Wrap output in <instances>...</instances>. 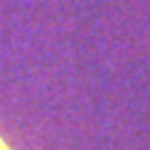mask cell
<instances>
[{"label": "cell", "mask_w": 150, "mask_h": 150, "mask_svg": "<svg viewBox=\"0 0 150 150\" xmlns=\"http://www.w3.org/2000/svg\"><path fill=\"white\" fill-rule=\"evenodd\" d=\"M0 150H10V145H7V143H5L3 138H0Z\"/></svg>", "instance_id": "obj_1"}]
</instances>
